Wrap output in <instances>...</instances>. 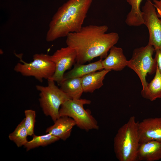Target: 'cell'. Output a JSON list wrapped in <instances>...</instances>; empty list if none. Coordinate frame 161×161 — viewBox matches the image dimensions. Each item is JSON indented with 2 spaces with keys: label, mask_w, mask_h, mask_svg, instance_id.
<instances>
[{
  "label": "cell",
  "mask_w": 161,
  "mask_h": 161,
  "mask_svg": "<svg viewBox=\"0 0 161 161\" xmlns=\"http://www.w3.org/2000/svg\"><path fill=\"white\" fill-rule=\"evenodd\" d=\"M108 29L106 25H89L67 36L66 44L75 50L76 63L84 64L95 58L102 59L107 56L119 38L117 32L106 33Z\"/></svg>",
  "instance_id": "6da1fadb"
},
{
  "label": "cell",
  "mask_w": 161,
  "mask_h": 161,
  "mask_svg": "<svg viewBox=\"0 0 161 161\" xmlns=\"http://www.w3.org/2000/svg\"><path fill=\"white\" fill-rule=\"evenodd\" d=\"M92 1L68 0L59 7L49 24L47 41H52L79 31Z\"/></svg>",
  "instance_id": "7a4b0ae2"
},
{
  "label": "cell",
  "mask_w": 161,
  "mask_h": 161,
  "mask_svg": "<svg viewBox=\"0 0 161 161\" xmlns=\"http://www.w3.org/2000/svg\"><path fill=\"white\" fill-rule=\"evenodd\" d=\"M139 122L134 116L118 130L114 140V151L119 161H136L140 144Z\"/></svg>",
  "instance_id": "3957f363"
},
{
  "label": "cell",
  "mask_w": 161,
  "mask_h": 161,
  "mask_svg": "<svg viewBox=\"0 0 161 161\" xmlns=\"http://www.w3.org/2000/svg\"><path fill=\"white\" fill-rule=\"evenodd\" d=\"M91 103L90 100L85 99H69L61 106L59 116H67L72 118L77 127L87 131L98 130L99 126L97 122L92 115L91 111L85 110L83 107L84 105Z\"/></svg>",
  "instance_id": "277c9868"
},
{
  "label": "cell",
  "mask_w": 161,
  "mask_h": 161,
  "mask_svg": "<svg viewBox=\"0 0 161 161\" xmlns=\"http://www.w3.org/2000/svg\"><path fill=\"white\" fill-rule=\"evenodd\" d=\"M47 80V86L37 85L36 88L40 92L39 102L44 113L54 122L60 117L59 110L62 104L71 98L55 85V81Z\"/></svg>",
  "instance_id": "5b68a950"
},
{
  "label": "cell",
  "mask_w": 161,
  "mask_h": 161,
  "mask_svg": "<svg viewBox=\"0 0 161 161\" xmlns=\"http://www.w3.org/2000/svg\"><path fill=\"white\" fill-rule=\"evenodd\" d=\"M155 51L154 47L148 44L135 49L132 57L128 61L127 66L135 72L141 81L143 87L141 93L144 92L147 88V74H152L156 70L157 63L155 58L153 57Z\"/></svg>",
  "instance_id": "8992f818"
},
{
  "label": "cell",
  "mask_w": 161,
  "mask_h": 161,
  "mask_svg": "<svg viewBox=\"0 0 161 161\" xmlns=\"http://www.w3.org/2000/svg\"><path fill=\"white\" fill-rule=\"evenodd\" d=\"M33 61L27 63L20 59L22 63H18L14 70L25 76L33 77L39 82L44 79H49L54 75L55 65L52 61L51 55L43 53L35 54L33 56Z\"/></svg>",
  "instance_id": "52a82bcc"
},
{
  "label": "cell",
  "mask_w": 161,
  "mask_h": 161,
  "mask_svg": "<svg viewBox=\"0 0 161 161\" xmlns=\"http://www.w3.org/2000/svg\"><path fill=\"white\" fill-rule=\"evenodd\" d=\"M143 24L148 29L149 41L148 44L153 46L155 50L161 49V19L157 16L153 3L147 0L142 7Z\"/></svg>",
  "instance_id": "ba28073f"
},
{
  "label": "cell",
  "mask_w": 161,
  "mask_h": 161,
  "mask_svg": "<svg viewBox=\"0 0 161 161\" xmlns=\"http://www.w3.org/2000/svg\"><path fill=\"white\" fill-rule=\"evenodd\" d=\"M76 53L72 48L67 46L57 50L51 59L55 65V73L51 79L59 84L63 80L65 72L76 62Z\"/></svg>",
  "instance_id": "9c48e42d"
},
{
  "label": "cell",
  "mask_w": 161,
  "mask_h": 161,
  "mask_svg": "<svg viewBox=\"0 0 161 161\" xmlns=\"http://www.w3.org/2000/svg\"><path fill=\"white\" fill-rule=\"evenodd\" d=\"M140 143L150 140L161 142V117L149 118L139 123Z\"/></svg>",
  "instance_id": "30bf717a"
},
{
  "label": "cell",
  "mask_w": 161,
  "mask_h": 161,
  "mask_svg": "<svg viewBox=\"0 0 161 161\" xmlns=\"http://www.w3.org/2000/svg\"><path fill=\"white\" fill-rule=\"evenodd\" d=\"M107 56L102 60L103 69L111 71H120L127 66L128 61L121 48L114 46L111 48Z\"/></svg>",
  "instance_id": "8fae6325"
},
{
  "label": "cell",
  "mask_w": 161,
  "mask_h": 161,
  "mask_svg": "<svg viewBox=\"0 0 161 161\" xmlns=\"http://www.w3.org/2000/svg\"><path fill=\"white\" fill-rule=\"evenodd\" d=\"M161 159V142L150 140L140 143L136 161H156Z\"/></svg>",
  "instance_id": "7c38bea8"
},
{
  "label": "cell",
  "mask_w": 161,
  "mask_h": 161,
  "mask_svg": "<svg viewBox=\"0 0 161 161\" xmlns=\"http://www.w3.org/2000/svg\"><path fill=\"white\" fill-rule=\"evenodd\" d=\"M54 123L46 129V133L50 134L64 141L69 137L72 128L76 125L74 120L67 116L60 117Z\"/></svg>",
  "instance_id": "4fadbf2b"
},
{
  "label": "cell",
  "mask_w": 161,
  "mask_h": 161,
  "mask_svg": "<svg viewBox=\"0 0 161 161\" xmlns=\"http://www.w3.org/2000/svg\"><path fill=\"white\" fill-rule=\"evenodd\" d=\"M111 71L103 69L92 72L81 78L83 92L92 93L103 85V80L106 74Z\"/></svg>",
  "instance_id": "5bb4252c"
},
{
  "label": "cell",
  "mask_w": 161,
  "mask_h": 161,
  "mask_svg": "<svg viewBox=\"0 0 161 161\" xmlns=\"http://www.w3.org/2000/svg\"><path fill=\"white\" fill-rule=\"evenodd\" d=\"M102 59L87 64L76 63L73 69L64 75L63 80L74 78H82L91 73L103 69Z\"/></svg>",
  "instance_id": "9a60e30c"
},
{
  "label": "cell",
  "mask_w": 161,
  "mask_h": 161,
  "mask_svg": "<svg viewBox=\"0 0 161 161\" xmlns=\"http://www.w3.org/2000/svg\"><path fill=\"white\" fill-rule=\"evenodd\" d=\"M60 88L72 99H78L83 92L81 78H74L63 80L59 84Z\"/></svg>",
  "instance_id": "2e32d148"
},
{
  "label": "cell",
  "mask_w": 161,
  "mask_h": 161,
  "mask_svg": "<svg viewBox=\"0 0 161 161\" xmlns=\"http://www.w3.org/2000/svg\"><path fill=\"white\" fill-rule=\"evenodd\" d=\"M141 95L143 97L151 101L161 98V73L157 65L154 78L147 83L145 90Z\"/></svg>",
  "instance_id": "e0dca14e"
},
{
  "label": "cell",
  "mask_w": 161,
  "mask_h": 161,
  "mask_svg": "<svg viewBox=\"0 0 161 161\" xmlns=\"http://www.w3.org/2000/svg\"><path fill=\"white\" fill-rule=\"evenodd\" d=\"M143 0H126L131 6V10L126 16L125 23L129 26L137 27L143 24V13L140 6Z\"/></svg>",
  "instance_id": "ac0fdd59"
},
{
  "label": "cell",
  "mask_w": 161,
  "mask_h": 161,
  "mask_svg": "<svg viewBox=\"0 0 161 161\" xmlns=\"http://www.w3.org/2000/svg\"><path fill=\"white\" fill-rule=\"evenodd\" d=\"M32 139L28 141L24 145L27 151L39 146H45L51 144L60 139L52 134L47 133L42 135L32 136Z\"/></svg>",
  "instance_id": "d6986e66"
},
{
  "label": "cell",
  "mask_w": 161,
  "mask_h": 161,
  "mask_svg": "<svg viewBox=\"0 0 161 161\" xmlns=\"http://www.w3.org/2000/svg\"><path fill=\"white\" fill-rule=\"evenodd\" d=\"M24 123V119L8 136L9 139L13 141L18 147L24 146L28 141L27 137L28 135Z\"/></svg>",
  "instance_id": "ffe728a7"
},
{
  "label": "cell",
  "mask_w": 161,
  "mask_h": 161,
  "mask_svg": "<svg viewBox=\"0 0 161 161\" xmlns=\"http://www.w3.org/2000/svg\"><path fill=\"white\" fill-rule=\"evenodd\" d=\"M25 117L24 126L27 131L28 135L32 136L34 134V128L35 121V111L32 109H27L24 112Z\"/></svg>",
  "instance_id": "44dd1931"
},
{
  "label": "cell",
  "mask_w": 161,
  "mask_h": 161,
  "mask_svg": "<svg viewBox=\"0 0 161 161\" xmlns=\"http://www.w3.org/2000/svg\"><path fill=\"white\" fill-rule=\"evenodd\" d=\"M153 1L156 10L157 16L161 19V0H153Z\"/></svg>",
  "instance_id": "7402d4cb"
},
{
  "label": "cell",
  "mask_w": 161,
  "mask_h": 161,
  "mask_svg": "<svg viewBox=\"0 0 161 161\" xmlns=\"http://www.w3.org/2000/svg\"><path fill=\"white\" fill-rule=\"evenodd\" d=\"M156 54L155 58L156 60L157 66L161 73V49L155 50Z\"/></svg>",
  "instance_id": "603a6c76"
}]
</instances>
